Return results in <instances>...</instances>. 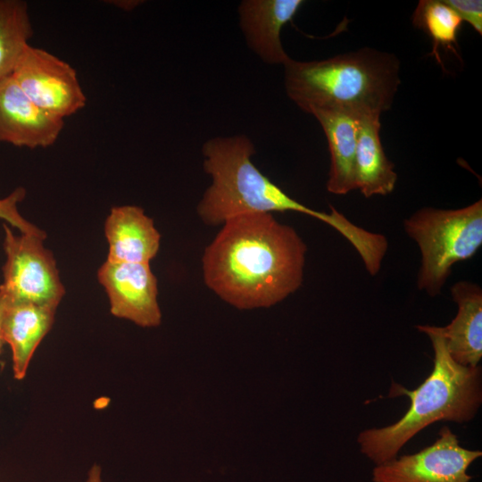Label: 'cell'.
<instances>
[{
  "label": "cell",
  "instance_id": "obj_16",
  "mask_svg": "<svg viewBox=\"0 0 482 482\" xmlns=\"http://www.w3.org/2000/svg\"><path fill=\"white\" fill-rule=\"evenodd\" d=\"M378 116L359 119L355 155V187L369 198L395 189L397 173L386 157L380 139Z\"/></svg>",
  "mask_w": 482,
  "mask_h": 482
},
{
  "label": "cell",
  "instance_id": "obj_15",
  "mask_svg": "<svg viewBox=\"0 0 482 482\" xmlns=\"http://www.w3.org/2000/svg\"><path fill=\"white\" fill-rule=\"evenodd\" d=\"M312 114L323 129L330 154L327 190L339 195L355 190V155L360 118L340 110H317Z\"/></svg>",
  "mask_w": 482,
  "mask_h": 482
},
{
  "label": "cell",
  "instance_id": "obj_8",
  "mask_svg": "<svg viewBox=\"0 0 482 482\" xmlns=\"http://www.w3.org/2000/svg\"><path fill=\"white\" fill-rule=\"evenodd\" d=\"M482 456L461 445L457 435L443 427L438 437L420 451L375 465L372 482H470L468 470Z\"/></svg>",
  "mask_w": 482,
  "mask_h": 482
},
{
  "label": "cell",
  "instance_id": "obj_7",
  "mask_svg": "<svg viewBox=\"0 0 482 482\" xmlns=\"http://www.w3.org/2000/svg\"><path fill=\"white\" fill-rule=\"evenodd\" d=\"M12 76L35 104L62 120L86 104L76 70L45 49L28 45Z\"/></svg>",
  "mask_w": 482,
  "mask_h": 482
},
{
  "label": "cell",
  "instance_id": "obj_2",
  "mask_svg": "<svg viewBox=\"0 0 482 482\" xmlns=\"http://www.w3.org/2000/svg\"><path fill=\"white\" fill-rule=\"evenodd\" d=\"M255 150L243 135L214 137L203 146L204 170L212 184L197 205L207 225L223 224L230 218L251 213L296 212L329 225L355 248L368 241L369 232L330 206V212L313 210L289 196L252 162Z\"/></svg>",
  "mask_w": 482,
  "mask_h": 482
},
{
  "label": "cell",
  "instance_id": "obj_17",
  "mask_svg": "<svg viewBox=\"0 0 482 482\" xmlns=\"http://www.w3.org/2000/svg\"><path fill=\"white\" fill-rule=\"evenodd\" d=\"M32 36L27 3L0 0V84L12 75Z\"/></svg>",
  "mask_w": 482,
  "mask_h": 482
},
{
  "label": "cell",
  "instance_id": "obj_11",
  "mask_svg": "<svg viewBox=\"0 0 482 482\" xmlns=\"http://www.w3.org/2000/svg\"><path fill=\"white\" fill-rule=\"evenodd\" d=\"M303 4L302 0H245L238 7L240 27L248 47L268 64L284 65L290 57L280 40L282 28Z\"/></svg>",
  "mask_w": 482,
  "mask_h": 482
},
{
  "label": "cell",
  "instance_id": "obj_14",
  "mask_svg": "<svg viewBox=\"0 0 482 482\" xmlns=\"http://www.w3.org/2000/svg\"><path fill=\"white\" fill-rule=\"evenodd\" d=\"M55 312L56 308L7 300L1 330L4 343L12 350L15 379L26 377L36 349L54 325Z\"/></svg>",
  "mask_w": 482,
  "mask_h": 482
},
{
  "label": "cell",
  "instance_id": "obj_19",
  "mask_svg": "<svg viewBox=\"0 0 482 482\" xmlns=\"http://www.w3.org/2000/svg\"><path fill=\"white\" fill-rule=\"evenodd\" d=\"M26 189L17 187L5 197H0V219L6 220L21 233L38 236L46 239V233L27 220L19 212L18 205L23 201Z\"/></svg>",
  "mask_w": 482,
  "mask_h": 482
},
{
  "label": "cell",
  "instance_id": "obj_4",
  "mask_svg": "<svg viewBox=\"0 0 482 482\" xmlns=\"http://www.w3.org/2000/svg\"><path fill=\"white\" fill-rule=\"evenodd\" d=\"M288 97L303 112L340 110L359 118L388 111L401 83L400 61L370 47L321 60L289 59L284 65Z\"/></svg>",
  "mask_w": 482,
  "mask_h": 482
},
{
  "label": "cell",
  "instance_id": "obj_5",
  "mask_svg": "<svg viewBox=\"0 0 482 482\" xmlns=\"http://www.w3.org/2000/svg\"><path fill=\"white\" fill-rule=\"evenodd\" d=\"M420 252L419 290L438 295L453 265L472 258L482 245V199L459 209L424 207L403 221Z\"/></svg>",
  "mask_w": 482,
  "mask_h": 482
},
{
  "label": "cell",
  "instance_id": "obj_1",
  "mask_svg": "<svg viewBox=\"0 0 482 482\" xmlns=\"http://www.w3.org/2000/svg\"><path fill=\"white\" fill-rule=\"evenodd\" d=\"M205 248V285L242 310L267 308L299 289L307 246L294 228L272 213L229 219Z\"/></svg>",
  "mask_w": 482,
  "mask_h": 482
},
{
  "label": "cell",
  "instance_id": "obj_18",
  "mask_svg": "<svg viewBox=\"0 0 482 482\" xmlns=\"http://www.w3.org/2000/svg\"><path fill=\"white\" fill-rule=\"evenodd\" d=\"M413 25L423 30L432 39V54L442 64L438 47L457 55V36L461 19L443 0H421L412 16Z\"/></svg>",
  "mask_w": 482,
  "mask_h": 482
},
{
  "label": "cell",
  "instance_id": "obj_9",
  "mask_svg": "<svg viewBox=\"0 0 482 482\" xmlns=\"http://www.w3.org/2000/svg\"><path fill=\"white\" fill-rule=\"evenodd\" d=\"M96 277L107 294L112 315L142 328L161 324L157 278L149 263L105 261Z\"/></svg>",
  "mask_w": 482,
  "mask_h": 482
},
{
  "label": "cell",
  "instance_id": "obj_10",
  "mask_svg": "<svg viewBox=\"0 0 482 482\" xmlns=\"http://www.w3.org/2000/svg\"><path fill=\"white\" fill-rule=\"evenodd\" d=\"M64 120L35 104L12 76L0 84V143L29 149L55 143Z\"/></svg>",
  "mask_w": 482,
  "mask_h": 482
},
{
  "label": "cell",
  "instance_id": "obj_20",
  "mask_svg": "<svg viewBox=\"0 0 482 482\" xmlns=\"http://www.w3.org/2000/svg\"><path fill=\"white\" fill-rule=\"evenodd\" d=\"M457 15L482 34V1L480 0H444Z\"/></svg>",
  "mask_w": 482,
  "mask_h": 482
},
{
  "label": "cell",
  "instance_id": "obj_22",
  "mask_svg": "<svg viewBox=\"0 0 482 482\" xmlns=\"http://www.w3.org/2000/svg\"><path fill=\"white\" fill-rule=\"evenodd\" d=\"M6 302L7 300L4 294L0 290V354L2 353L4 345L5 344L2 337L1 325Z\"/></svg>",
  "mask_w": 482,
  "mask_h": 482
},
{
  "label": "cell",
  "instance_id": "obj_3",
  "mask_svg": "<svg viewBox=\"0 0 482 482\" xmlns=\"http://www.w3.org/2000/svg\"><path fill=\"white\" fill-rule=\"evenodd\" d=\"M426 334L434 352L433 369L415 389L394 383L389 397L405 395L411 404L397 421L361 431L357 443L361 453L375 465L398 456L401 449L418 433L439 421H471L482 404L481 366L457 363L449 354L444 337L435 326L417 325Z\"/></svg>",
  "mask_w": 482,
  "mask_h": 482
},
{
  "label": "cell",
  "instance_id": "obj_6",
  "mask_svg": "<svg viewBox=\"0 0 482 482\" xmlns=\"http://www.w3.org/2000/svg\"><path fill=\"white\" fill-rule=\"evenodd\" d=\"M3 228L6 260L2 268L0 290L8 301L57 309L65 287L53 253L43 244L45 238L21 232L15 235L6 223Z\"/></svg>",
  "mask_w": 482,
  "mask_h": 482
},
{
  "label": "cell",
  "instance_id": "obj_21",
  "mask_svg": "<svg viewBox=\"0 0 482 482\" xmlns=\"http://www.w3.org/2000/svg\"><path fill=\"white\" fill-rule=\"evenodd\" d=\"M86 482H102V470L98 464H94L87 472Z\"/></svg>",
  "mask_w": 482,
  "mask_h": 482
},
{
  "label": "cell",
  "instance_id": "obj_12",
  "mask_svg": "<svg viewBox=\"0 0 482 482\" xmlns=\"http://www.w3.org/2000/svg\"><path fill=\"white\" fill-rule=\"evenodd\" d=\"M104 230L108 243L106 261L149 263L159 251L161 235L141 207L113 206Z\"/></svg>",
  "mask_w": 482,
  "mask_h": 482
},
{
  "label": "cell",
  "instance_id": "obj_13",
  "mask_svg": "<svg viewBox=\"0 0 482 482\" xmlns=\"http://www.w3.org/2000/svg\"><path fill=\"white\" fill-rule=\"evenodd\" d=\"M451 295L457 313L448 325L435 328L457 363L478 366L482 358V289L476 283L462 280L453 285Z\"/></svg>",
  "mask_w": 482,
  "mask_h": 482
}]
</instances>
